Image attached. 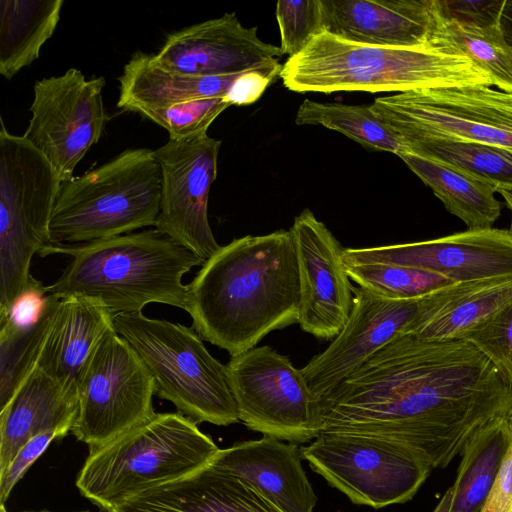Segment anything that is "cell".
I'll use <instances>...</instances> for the list:
<instances>
[{"instance_id": "30", "label": "cell", "mask_w": 512, "mask_h": 512, "mask_svg": "<svg viewBox=\"0 0 512 512\" xmlns=\"http://www.w3.org/2000/svg\"><path fill=\"white\" fill-rule=\"evenodd\" d=\"M60 299L48 294L43 314L32 325L0 321V410L37 365Z\"/></svg>"}, {"instance_id": "8", "label": "cell", "mask_w": 512, "mask_h": 512, "mask_svg": "<svg viewBox=\"0 0 512 512\" xmlns=\"http://www.w3.org/2000/svg\"><path fill=\"white\" fill-rule=\"evenodd\" d=\"M272 82L267 70L222 76L172 73L159 67L153 54L136 51L119 77L117 107L148 118L169 139L178 140L207 132L226 108L255 102Z\"/></svg>"}, {"instance_id": "11", "label": "cell", "mask_w": 512, "mask_h": 512, "mask_svg": "<svg viewBox=\"0 0 512 512\" xmlns=\"http://www.w3.org/2000/svg\"><path fill=\"white\" fill-rule=\"evenodd\" d=\"M301 453L353 503L376 509L412 499L432 471L406 447L373 436L322 432Z\"/></svg>"}, {"instance_id": "6", "label": "cell", "mask_w": 512, "mask_h": 512, "mask_svg": "<svg viewBox=\"0 0 512 512\" xmlns=\"http://www.w3.org/2000/svg\"><path fill=\"white\" fill-rule=\"evenodd\" d=\"M161 196L162 172L155 151L127 149L62 183L49 244H82L155 227Z\"/></svg>"}, {"instance_id": "4", "label": "cell", "mask_w": 512, "mask_h": 512, "mask_svg": "<svg viewBox=\"0 0 512 512\" xmlns=\"http://www.w3.org/2000/svg\"><path fill=\"white\" fill-rule=\"evenodd\" d=\"M294 92H398L494 86L468 57L431 44L378 46L322 32L282 65L279 76Z\"/></svg>"}, {"instance_id": "22", "label": "cell", "mask_w": 512, "mask_h": 512, "mask_svg": "<svg viewBox=\"0 0 512 512\" xmlns=\"http://www.w3.org/2000/svg\"><path fill=\"white\" fill-rule=\"evenodd\" d=\"M512 302V276L454 282L419 300L405 333L426 341L463 340Z\"/></svg>"}, {"instance_id": "31", "label": "cell", "mask_w": 512, "mask_h": 512, "mask_svg": "<svg viewBox=\"0 0 512 512\" xmlns=\"http://www.w3.org/2000/svg\"><path fill=\"white\" fill-rule=\"evenodd\" d=\"M408 152L480 176L497 189H512V152L478 142L433 139L407 145ZM497 192V191H496Z\"/></svg>"}, {"instance_id": "20", "label": "cell", "mask_w": 512, "mask_h": 512, "mask_svg": "<svg viewBox=\"0 0 512 512\" xmlns=\"http://www.w3.org/2000/svg\"><path fill=\"white\" fill-rule=\"evenodd\" d=\"M325 32L378 46L429 44L433 0H320Z\"/></svg>"}, {"instance_id": "40", "label": "cell", "mask_w": 512, "mask_h": 512, "mask_svg": "<svg viewBox=\"0 0 512 512\" xmlns=\"http://www.w3.org/2000/svg\"><path fill=\"white\" fill-rule=\"evenodd\" d=\"M452 505V489L451 487L445 492L441 500L432 512H450Z\"/></svg>"}, {"instance_id": "13", "label": "cell", "mask_w": 512, "mask_h": 512, "mask_svg": "<svg viewBox=\"0 0 512 512\" xmlns=\"http://www.w3.org/2000/svg\"><path fill=\"white\" fill-rule=\"evenodd\" d=\"M104 77L86 79L70 68L34 84L31 118L23 137L50 162L62 183L96 144L108 121Z\"/></svg>"}, {"instance_id": "26", "label": "cell", "mask_w": 512, "mask_h": 512, "mask_svg": "<svg viewBox=\"0 0 512 512\" xmlns=\"http://www.w3.org/2000/svg\"><path fill=\"white\" fill-rule=\"evenodd\" d=\"M63 0L0 1V74L12 79L38 57L60 20Z\"/></svg>"}, {"instance_id": "38", "label": "cell", "mask_w": 512, "mask_h": 512, "mask_svg": "<svg viewBox=\"0 0 512 512\" xmlns=\"http://www.w3.org/2000/svg\"><path fill=\"white\" fill-rule=\"evenodd\" d=\"M480 512H512V440Z\"/></svg>"}, {"instance_id": "29", "label": "cell", "mask_w": 512, "mask_h": 512, "mask_svg": "<svg viewBox=\"0 0 512 512\" xmlns=\"http://www.w3.org/2000/svg\"><path fill=\"white\" fill-rule=\"evenodd\" d=\"M297 125H321L338 131L362 145L400 155L406 145L374 113L371 105L320 103L305 99L295 117Z\"/></svg>"}, {"instance_id": "33", "label": "cell", "mask_w": 512, "mask_h": 512, "mask_svg": "<svg viewBox=\"0 0 512 512\" xmlns=\"http://www.w3.org/2000/svg\"><path fill=\"white\" fill-rule=\"evenodd\" d=\"M276 19L283 54L294 57L324 32L320 0H279Z\"/></svg>"}, {"instance_id": "12", "label": "cell", "mask_w": 512, "mask_h": 512, "mask_svg": "<svg viewBox=\"0 0 512 512\" xmlns=\"http://www.w3.org/2000/svg\"><path fill=\"white\" fill-rule=\"evenodd\" d=\"M226 367L239 421L247 428L295 444L320 434L318 401L287 356L254 347L231 356Z\"/></svg>"}, {"instance_id": "10", "label": "cell", "mask_w": 512, "mask_h": 512, "mask_svg": "<svg viewBox=\"0 0 512 512\" xmlns=\"http://www.w3.org/2000/svg\"><path fill=\"white\" fill-rule=\"evenodd\" d=\"M155 394L150 372L112 327L79 374L78 411L70 432L89 448L99 446L151 417Z\"/></svg>"}, {"instance_id": "2", "label": "cell", "mask_w": 512, "mask_h": 512, "mask_svg": "<svg viewBox=\"0 0 512 512\" xmlns=\"http://www.w3.org/2000/svg\"><path fill=\"white\" fill-rule=\"evenodd\" d=\"M300 283L289 230L235 238L187 285V309L200 337L230 356L270 332L298 323Z\"/></svg>"}, {"instance_id": "37", "label": "cell", "mask_w": 512, "mask_h": 512, "mask_svg": "<svg viewBox=\"0 0 512 512\" xmlns=\"http://www.w3.org/2000/svg\"><path fill=\"white\" fill-rule=\"evenodd\" d=\"M48 297L47 286L31 276L28 284L4 310H0V321H8L19 327L35 323L43 314Z\"/></svg>"}, {"instance_id": "27", "label": "cell", "mask_w": 512, "mask_h": 512, "mask_svg": "<svg viewBox=\"0 0 512 512\" xmlns=\"http://www.w3.org/2000/svg\"><path fill=\"white\" fill-rule=\"evenodd\" d=\"M512 440V421L495 419L466 442L452 489L450 512H480Z\"/></svg>"}, {"instance_id": "41", "label": "cell", "mask_w": 512, "mask_h": 512, "mask_svg": "<svg viewBox=\"0 0 512 512\" xmlns=\"http://www.w3.org/2000/svg\"><path fill=\"white\" fill-rule=\"evenodd\" d=\"M497 193L502 196L507 208L512 213V189H499L497 190Z\"/></svg>"}, {"instance_id": "9", "label": "cell", "mask_w": 512, "mask_h": 512, "mask_svg": "<svg viewBox=\"0 0 512 512\" xmlns=\"http://www.w3.org/2000/svg\"><path fill=\"white\" fill-rule=\"evenodd\" d=\"M371 108L406 147L417 141L445 139L512 152V93L497 88L415 90L378 97Z\"/></svg>"}, {"instance_id": "3", "label": "cell", "mask_w": 512, "mask_h": 512, "mask_svg": "<svg viewBox=\"0 0 512 512\" xmlns=\"http://www.w3.org/2000/svg\"><path fill=\"white\" fill-rule=\"evenodd\" d=\"M70 258L58 279L47 286L59 299L76 296L113 315L142 312L150 303L187 309L183 276L205 262L157 228L75 245L47 244L41 257Z\"/></svg>"}, {"instance_id": "18", "label": "cell", "mask_w": 512, "mask_h": 512, "mask_svg": "<svg viewBox=\"0 0 512 512\" xmlns=\"http://www.w3.org/2000/svg\"><path fill=\"white\" fill-rule=\"evenodd\" d=\"M419 300H394L354 287L353 305L345 326L323 352L301 369L317 401L405 333L417 316Z\"/></svg>"}, {"instance_id": "25", "label": "cell", "mask_w": 512, "mask_h": 512, "mask_svg": "<svg viewBox=\"0 0 512 512\" xmlns=\"http://www.w3.org/2000/svg\"><path fill=\"white\" fill-rule=\"evenodd\" d=\"M399 157L431 188L446 210L462 220L468 229H488L501 214L492 182L456 166L405 152Z\"/></svg>"}, {"instance_id": "17", "label": "cell", "mask_w": 512, "mask_h": 512, "mask_svg": "<svg viewBox=\"0 0 512 512\" xmlns=\"http://www.w3.org/2000/svg\"><path fill=\"white\" fill-rule=\"evenodd\" d=\"M280 47L262 41L257 27H244L235 13L200 22L167 35L154 62L188 76H222L282 70Z\"/></svg>"}, {"instance_id": "1", "label": "cell", "mask_w": 512, "mask_h": 512, "mask_svg": "<svg viewBox=\"0 0 512 512\" xmlns=\"http://www.w3.org/2000/svg\"><path fill=\"white\" fill-rule=\"evenodd\" d=\"M322 432L383 438L444 468L482 426L512 415V387L464 340L402 333L318 400Z\"/></svg>"}, {"instance_id": "35", "label": "cell", "mask_w": 512, "mask_h": 512, "mask_svg": "<svg viewBox=\"0 0 512 512\" xmlns=\"http://www.w3.org/2000/svg\"><path fill=\"white\" fill-rule=\"evenodd\" d=\"M506 0H434L436 12L444 19L473 27H492L500 23Z\"/></svg>"}, {"instance_id": "42", "label": "cell", "mask_w": 512, "mask_h": 512, "mask_svg": "<svg viewBox=\"0 0 512 512\" xmlns=\"http://www.w3.org/2000/svg\"><path fill=\"white\" fill-rule=\"evenodd\" d=\"M24 512H52V511H48V510H40V511H24ZM74 512H90L88 510H83V511H74Z\"/></svg>"}, {"instance_id": "24", "label": "cell", "mask_w": 512, "mask_h": 512, "mask_svg": "<svg viewBox=\"0 0 512 512\" xmlns=\"http://www.w3.org/2000/svg\"><path fill=\"white\" fill-rule=\"evenodd\" d=\"M114 315L84 298H62L47 333L39 366L66 391L77 395L79 374Z\"/></svg>"}, {"instance_id": "36", "label": "cell", "mask_w": 512, "mask_h": 512, "mask_svg": "<svg viewBox=\"0 0 512 512\" xmlns=\"http://www.w3.org/2000/svg\"><path fill=\"white\" fill-rule=\"evenodd\" d=\"M63 436L59 430L45 431L30 438L19 449L5 471L0 474V504H4L16 483L42 455L52 440Z\"/></svg>"}, {"instance_id": "19", "label": "cell", "mask_w": 512, "mask_h": 512, "mask_svg": "<svg viewBox=\"0 0 512 512\" xmlns=\"http://www.w3.org/2000/svg\"><path fill=\"white\" fill-rule=\"evenodd\" d=\"M295 443L263 436L219 449L210 463L261 493L281 512H314L316 494Z\"/></svg>"}, {"instance_id": "16", "label": "cell", "mask_w": 512, "mask_h": 512, "mask_svg": "<svg viewBox=\"0 0 512 512\" xmlns=\"http://www.w3.org/2000/svg\"><path fill=\"white\" fill-rule=\"evenodd\" d=\"M345 264L386 263L435 272L452 282L512 276V231L477 229L367 248H344Z\"/></svg>"}, {"instance_id": "21", "label": "cell", "mask_w": 512, "mask_h": 512, "mask_svg": "<svg viewBox=\"0 0 512 512\" xmlns=\"http://www.w3.org/2000/svg\"><path fill=\"white\" fill-rule=\"evenodd\" d=\"M108 512H281L252 485L211 464Z\"/></svg>"}, {"instance_id": "34", "label": "cell", "mask_w": 512, "mask_h": 512, "mask_svg": "<svg viewBox=\"0 0 512 512\" xmlns=\"http://www.w3.org/2000/svg\"><path fill=\"white\" fill-rule=\"evenodd\" d=\"M463 340L481 352L512 387V302Z\"/></svg>"}, {"instance_id": "5", "label": "cell", "mask_w": 512, "mask_h": 512, "mask_svg": "<svg viewBox=\"0 0 512 512\" xmlns=\"http://www.w3.org/2000/svg\"><path fill=\"white\" fill-rule=\"evenodd\" d=\"M219 448L180 412L154 413L96 447L78 473L82 496L107 512L151 488L210 464Z\"/></svg>"}, {"instance_id": "28", "label": "cell", "mask_w": 512, "mask_h": 512, "mask_svg": "<svg viewBox=\"0 0 512 512\" xmlns=\"http://www.w3.org/2000/svg\"><path fill=\"white\" fill-rule=\"evenodd\" d=\"M429 44L447 52H458L484 70L493 85L512 93V49L504 40L500 25L473 27L442 18L432 10Z\"/></svg>"}, {"instance_id": "32", "label": "cell", "mask_w": 512, "mask_h": 512, "mask_svg": "<svg viewBox=\"0 0 512 512\" xmlns=\"http://www.w3.org/2000/svg\"><path fill=\"white\" fill-rule=\"evenodd\" d=\"M343 266L350 280L359 287L394 300L418 299L454 283L435 272L395 264L343 263Z\"/></svg>"}, {"instance_id": "43", "label": "cell", "mask_w": 512, "mask_h": 512, "mask_svg": "<svg viewBox=\"0 0 512 512\" xmlns=\"http://www.w3.org/2000/svg\"><path fill=\"white\" fill-rule=\"evenodd\" d=\"M0 512H7V510L5 509L4 504H1Z\"/></svg>"}, {"instance_id": "15", "label": "cell", "mask_w": 512, "mask_h": 512, "mask_svg": "<svg viewBox=\"0 0 512 512\" xmlns=\"http://www.w3.org/2000/svg\"><path fill=\"white\" fill-rule=\"evenodd\" d=\"M289 231L299 272L298 324L316 338L334 339L348 321L354 298L342 263L344 248L308 208L294 218Z\"/></svg>"}, {"instance_id": "14", "label": "cell", "mask_w": 512, "mask_h": 512, "mask_svg": "<svg viewBox=\"0 0 512 512\" xmlns=\"http://www.w3.org/2000/svg\"><path fill=\"white\" fill-rule=\"evenodd\" d=\"M221 141L207 132L169 139L154 150L162 172L159 231L204 261L219 248L208 220V199L217 176Z\"/></svg>"}, {"instance_id": "39", "label": "cell", "mask_w": 512, "mask_h": 512, "mask_svg": "<svg viewBox=\"0 0 512 512\" xmlns=\"http://www.w3.org/2000/svg\"><path fill=\"white\" fill-rule=\"evenodd\" d=\"M499 25L504 40L512 49V0L505 1Z\"/></svg>"}, {"instance_id": "7", "label": "cell", "mask_w": 512, "mask_h": 512, "mask_svg": "<svg viewBox=\"0 0 512 512\" xmlns=\"http://www.w3.org/2000/svg\"><path fill=\"white\" fill-rule=\"evenodd\" d=\"M113 322L150 372L158 397L196 423L239 421L227 367L210 354L193 327L142 312L115 314Z\"/></svg>"}, {"instance_id": "23", "label": "cell", "mask_w": 512, "mask_h": 512, "mask_svg": "<svg viewBox=\"0 0 512 512\" xmlns=\"http://www.w3.org/2000/svg\"><path fill=\"white\" fill-rule=\"evenodd\" d=\"M77 411V395L66 391L38 361L0 410V474L33 436L49 430L69 433Z\"/></svg>"}]
</instances>
